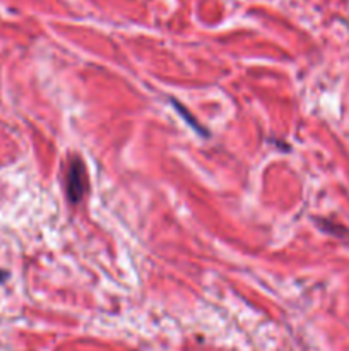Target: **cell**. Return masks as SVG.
I'll return each mask as SVG.
<instances>
[{"instance_id":"cell-1","label":"cell","mask_w":349,"mask_h":351,"mask_svg":"<svg viewBox=\"0 0 349 351\" xmlns=\"http://www.w3.org/2000/svg\"><path fill=\"white\" fill-rule=\"evenodd\" d=\"M86 167L81 158H74L67 167L65 175V194L70 204H77L82 201L88 191V177H86Z\"/></svg>"},{"instance_id":"cell-2","label":"cell","mask_w":349,"mask_h":351,"mask_svg":"<svg viewBox=\"0 0 349 351\" xmlns=\"http://www.w3.org/2000/svg\"><path fill=\"white\" fill-rule=\"evenodd\" d=\"M5 280H7V273H3V271L0 269V283H3Z\"/></svg>"}]
</instances>
